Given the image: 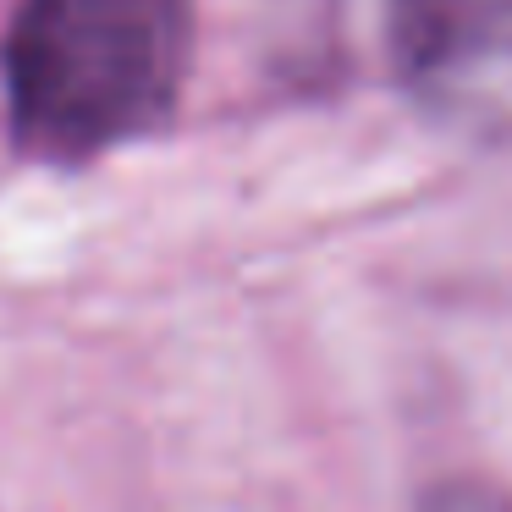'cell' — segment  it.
<instances>
[{
  "label": "cell",
  "mask_w": 512,
  "mask_h": 512,
  "mask_svg": "<svg viewBox=\"0 0 512 512\" xmlns=\"http://www.w3.org/2000/svg\"><path fill=\"white\" fill-rule=\"evenodd\" d=\"M193 0H23L6 34V116L39 160L78 166L155 133L188 78Z\"/></svg>",
  "instance_id": "1"
},
{
  "label": "cell",
  "mask_w": 512,
  "mask_h": 512,
  "mask_svg": "<svg viewBox=\"0 0 512 512\" xmlns=\"http://www.w3.org/2000/svg\"><path fill=\"white\" fill-rule=\"evenodd\" d=\"M419 512H512V501L485 479H446L441 490L424 496Z\"/></svg>",
  "instance_id": "3"
},
{
  "label": "cell",
  "mask_w": 512,
  "mask_h": 512,
  "mask_svg": "<svg viewBox=\"0 0 512 512\" xmlns=\"http://www.w3.org/2000/svg\"><path fill=\"white\" fill-rule=\"evenodd\" d=\"M369 45L441 116L512 133V0H364Z\"/></svg>",
  "instance_id": "2"
}]
</instances>
